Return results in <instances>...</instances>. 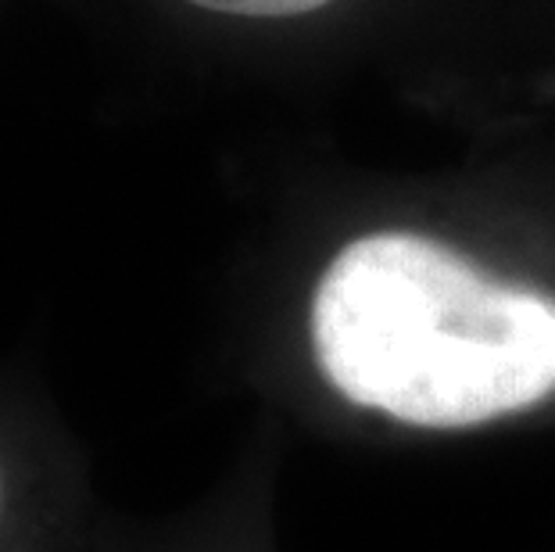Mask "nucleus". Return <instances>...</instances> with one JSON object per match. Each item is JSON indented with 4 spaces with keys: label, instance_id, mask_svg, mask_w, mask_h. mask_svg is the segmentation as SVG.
Listing matches in <instances>:
<instances>
[{
    "label": "nucleus",
    "instance_id": "f257e3e1",
    "mask_svg": "<svg viewBox=\"0 0 555 552\" xmlns=\"http://www.w3.org/2000/svg\"><path fill=\"white\" fill-rule=\"evenodd\" d=\"M305 348L315 381L362 416L474 431L555 398V295L434 233L370 230L315 277Z\"/></svg>",
    "mask_w": 555,
    "mask_h": 552
},
{
    "label": "nucleus",
    "instance_id": "f03ea898",
    "mask_svg": "<svg viewBox=\"0 0 555 552\" xmlns=\"http://www.w3.org/2000/svg\"><path fill=\"white\" fill-rule=\"evenodd\" d=\"M90 470L33 384L0 381V552H93Z\"/></svg>",
    "mask_w": 555,
    "mask_h": 552
},
{
    "label": "nucleus",
    "instance_id": "7ed1b4c3",
    "mask_svg": "<svg viewBox=\"0 0 555 552\" xmlns=\"http://www.w3.org/2000/svg\"><path fill=\"white\" fill-rule=\"evenodd\" d=\"M273 445L258 441L241 470L176 521L137 524L101 516L93 552H276Z\"/></svg>",
    "mask_w": 555,
    "mask_h": 552
},
{
    "label": "nucleus",
    "instance_id": "20e7f679",
    "mask_svg": "<svg viewBox=\"0 0 555 552\" xmlns=\"http://www.w3.org/2000/svg\"><path fill=\"white\" fill-rule=\"evenodd\" d=\"M186 4L233 18H301L334 0H186Z\"/></svg>",
    "mask_w": 555,
    "mask_h": 552
}]
</instances>
